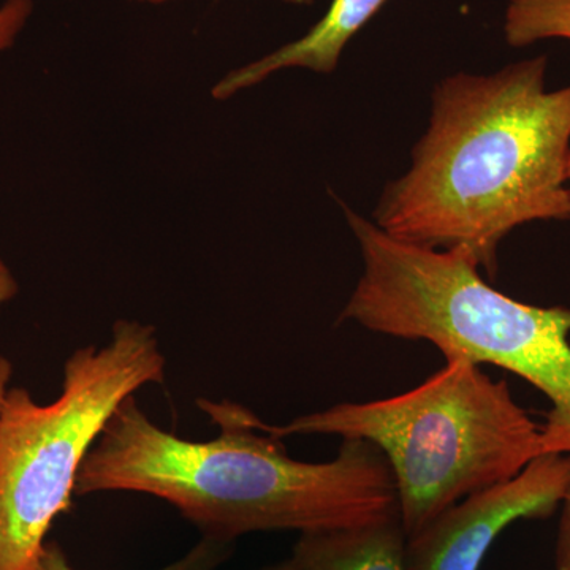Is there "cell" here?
Returning <instances> with one entry per match:
<instances>
[{
	"mask_svg": "<svg viewBox=\"0 0 570 570\" xmlns=\"http://www.w3.org/2000/svg\"><path fill=\"white\" fill-rule=\"evenodd\" d=\"M549 58L445 78L406 175L376 225L411 245L463 250L487 276L502 239L535 220L570 219V85L547 89Z\"/></svg>",
	"mask_w": 570,
	"mask_h": 570,
	"instance_id": "6da1fadb",
	"label": "cell"
},
{
	"mask_svg": "<svg viewBox=\"0 0 570 570\" xmlns=\"http://www.w3.org/2000/svg\"><path fill=\"white\" fill-rule=\"evenodd\" d=\"M219 436L187 441L127 397L97 439L75 497L148 494L174 505L202 538L234 543L253 532H324L396 519L395 482L381 450L343 439L333 460L292 459L257 415L230 401H197Z\"/></svg>",
	"mask_w": 570,
	"mask_h": 570,
	"instance_id": "7a4b0ae2",
	"label": "cell"
},
{
	"mask_svg": "<svg viewBox=\"0 0 570 570\" xmlns=\"http://www.w3.org/2000/svg\"><path fill=\"white\" fill-rule=\"evenodd\" d=\"M346 217L363 273L340 321L523 379L550 403L543 453L570 455V309L502 294L463 250L400 242L348 208Z\"/></svg>",
	"mask_w": 570,
	"mask_h": 570,
	"instance_id": "3957f363",
	"label": "cell"
},
{
	"mask_svg": "<svg viewBox=\"0 0 570 570\" xmlns=\"http://www.w3.org/2000/svg\"><path fill=\"white\" fill-rule=\"evenodd\" d=\"M275 438L362 439L387 460L406 539L479 491L520 474L542 455V431L512 396L464 358L445 360L417 387L366 403H340L273 426Z\"/></svg>",
	"mask_w": 570,
	"mask_h": 570,
	"instance_id": "277c9868",
	"label": "cell"
},
{
	"mask_svg": "<svg viewBox=\"0 0 570 570\" xmlns=\"http://www.w3.org/2000/svg\"><path fill=\"white\" fill-rule=\"evenodd\" d=\"M165 373L156 328L119 318L102 346L71 352L52 403L10 389L0 415V570L36 568L112 414L141 389L163 385Z\"/></svg>",
	"mask_w": 570,
	"mask_h": 570,
	"instance_id": "5b68a950",
	"label": "cell"
},
{
	"mask_svg": "<svg viewBox=\"0 0 570 570\" xmlns=\"http://www.w3.org/2000/svg\"><path fill=\"white\" fill-rule=\"evenodd\" d=\"M570 485V455L542 453L515 478L464 498L406 539L407 570H479L510 524L543 520Z\"/></svg>",
	"mask_w": 570,
	"mask_h": 570,
	"instance_id": "8992f818",
	"label": "cell"
},
{
	"mask_svg": "<svg viewBox=\"0 0 570 570\" xmlns=\"http://www.w3.org/2000/svg\"><path fill=\"white\" fill-rule=\"evenodd\" d=\"M389 0H332L324 17L305 36L225 75L223 80L213 86L212 96L216 100L230 99L235 94L253 88L276 71L285 69L332 73L348 41Z\"/></svg>",
	"mask_w": 570,
	"mask_h": 570,
	"instance_id": "52a82bcc",
	"label": "cell"
},
{
	"mask_svg": "<svg viewBox=\"0 0 570 570\" xmlns=\"http://www.w3.org/2000/svg\"><path fill=\"white\" fill-rule=\"evenodd\" d=\"M292 558L303 570H407L400 517L348 530L299 534Z\"/></svg>",
	"mask_w": 570,
	"mask_h": 570,
	"instance_id": "ba28073f",
	"label": "cell"
},
{
	"mask_svg": "<svg viewBox=\"0 0 570 570\" xmlns=\"http://www.w3.org/2000/svg\"><path fill=\"white\" fill-rule=\"evenodd\" d=\"M504 36L515 48L540 40L570 41V0H510Z\"/></svg>",
	"mask_w": 570,
	"mask_h": 570,
	"instance_id": "9c48e42d",
	"label": "cell"
},
{
	"mask_svg": "<svg viewBox=\"0 0 570 570\" xmlns=\"http://www.w3.org/2000/svg\"><path fill=\"white\" fill-rule=\"evenodd\" d=\"M234 543L202 538L184 557L159 570H216L230 558ZM33 570H77L58 542H47Z\"/></svg>",
	"mask_w": 570,
	"mask_h": 570,
	"instance_id": "30bf717a",
	"label": "cell"
},
{
	"mask_svg": "<svg viewBox=\"0 0 570 570\" xmlns=\"http://www.w3.org/2000/svg\"><path fill=\"white\" fill-rule=\"evenodd\" d=\"M33 0H3L0 3V58L17 45L31 21Z\"/></svg>",
	"mask_w": 570,
	"mask_h": 570,
	"instance_id": "8fae6325",
	"label": "cell"
},
{
	"mask_svg": "<svg viewBox=\"0 0 570 570\" xmlns=\"http://www.w3.org/2000/svg\"><path fill=\"white\" fill-rule=\"evenodd\" d=\"M560 509L561 519L560 527H558L554 566H557V570H570V485Z\"/></svg>",
	"mask_w": 570,
	"mask_h": 570,
	"instance_id": "7c38bea8",
	"label": "cell"
},
{
	"mask_svg": "<svg viewBox=\"0 0 570 570\" xmlns=\"http://www.w3.org/2000/svg\"><path fill=\"white\" fill-rule=\"evenodd\" d=\"M20 292V284L11 272L10 266L0 257V313L3 307L13 302L14 296Z\"/></svg>",
	"mask_w": 570,
	"mask_h": 570,
	"instance_id": "4fadbf2b",
	"label": "cell"
},
{
	"mask_svg": "<svg viewBox=\"0 0 570 570\" xmlns=\"http://www.w3.org/2000/svg\"><path fill=\"white\" fill-rule=\"evenodd\" d=\"M11 377H13V365L0 352V415H2L3 404H6L7 396H9Z\"/></svg>",
	"mask_w": 570,
	"mask_h": 570,
	"instance_id": "5bb4252c",
	"label": "cell"
},
{
	"mask_svg": "<svg viewBox=\"0 0 570 570\" xmlns=\"http://www.w3.org/2000/svg\"><path fill=\"white\" fill-rule=\"evenodd\" d=\"M261 570H303L299 568L298 562L294 560V558H288V560H284L281 562H276V564L266 566V568Z\"/></svg>",
	"mask_w": 570,
	"mask_h": 570,
	"instance_id": "9a60e30c",
	"label": "cell"
},
{
	"mask_svg": "<svg viewBox=\"0 0 570 570\" xmlns=\"http://www.w3.org/2000/svg\"><path fill=\"white\" fill-rule=\"evenodd\" d=\"M130 2L149 3V6H160V3L174 2V0H130ZM285 2L294 3V6H311L314 0H285Z\"/></svg>",
	"mask_w": 570,
	"mask_h": 570,
	"instance_id": "2e32d148",
	"label": "cell"
},
{
	"mask_svg": "<svg viewBox=\"0 0 570 570\" xmlns=\"http://www.w3.org/2000/svg\"><path fill=\"white\" fill-rule=\"evenodd\" d=\"M568 184H569V193H570V159H569V167H568Z\"/></svg>",
	"mask_w": 570,
	"mask_h": 570,
	"instance_id": "e0dca14e",
	"label": "cell"
}]
</instances>
